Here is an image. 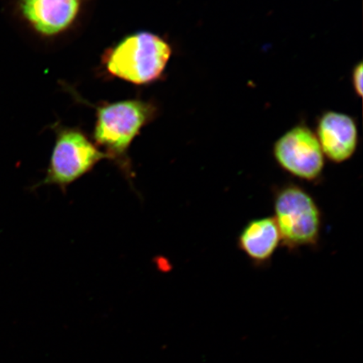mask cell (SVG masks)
Here are the masks:
<instances>
[{
	"label": "cell",
	"mask_w": 363,
	"mask_h": 363,
	"mask_svg": "<svg viewBox=\"0 0 363 363\" xmlns=\"http://www.w3.org/2000/svg\"><path fill=\"white\" fill-rule=\"evenodd\" d=\"M272 206L282 246L289 252L319 246L323 216L319 204L305 188L292 182L275 186Z\"/></svg>",
	"instance_id": "1"
},
{
	"label": "cell",
	"mask_w": 363,
	"mask_h": 363,
	"mask_svg": "<svg viewBox=\"0 0 363 363\" xmlns=\"http://www.w3.org/2000/svg\"><path fill=\"white\" fill-rule=\"evenodd\" d=\"M155 115L151 104L126 101L99 107L94 138L97 147L104 148L111 161L119 167L127 179H133L128 151L140 130Z\"/></svg>",
	"instance_id": "2"
},
{
	"label": "cell",
	"mask_w": 363,
	"mask_h": 363,
	"mask_svg": "<svg viewBox=\"0 0 363 363\" xmlns=\"http://www.w3.org/2000/svg\"><path fill=\"white\" fill-rule=\"evenodd\" d=\"M172 55L166 40L148 33L131 35L108 51L104 58L113 76L135 84L160 78Z\"/></svg>",
	"instance_id": "3"
},
{
	"label": "cell",
	"mask_w": 363,
	"mask_h": 363,
	"mask_svg": "<svg viewBox=\"0 0 363 363\" xmlns=\"http://www.w3.org/2000/svg\"><path fill=\"white\" fill-rule=\"evenodd\" d=\"M104 159L108 157L83 131L58 129L47 174L33 188L55 185L65 192L68 186L89 174Z\"/></svg>",
	"instance_id": "4"
},
{
	"label": "cell",
	"mask_w": 363,
	"mask_h": 363,
	"mask_svg": "<svg viewBox=\"0 0 363 363\" xmlns=\"http://www.w3.org/2000/svg\"><path fill=\"white\" fill-rule=\"evenodd\" d=\"M272 153L277 165L295 179L311 184L323 179L325 157L315 131L305 121L279 136Z\"/></svg>",
	"instance_id": "5"
},
{
	"label": "cell",
	"mask_w": 363,
	"mask_h": 363,
	"mask_svg": "<svg viewBox=\"0 0 363 363\" xmlns=\"http://www.w3.org/2000/svg\"><path fill=\"white\" fill-rule=\"evenodd\" d=\"M315 133L324 156L334 164L351 160L359 145L357 121L347 113L328 111L318 117Z\"/></svg>",
	"instance_id": "6"
},
{
	"label": "cell",
	"mask_w": 363,
	"mask_h": 363,
	"mask_svg": "<svg viewBox=\"0 0 363 363\" xmlns=\"http://www.w3.org/2000/svg\"><path fill=\"white\" fill-rule=\"evenodd\" d=\"M238 247L257 267L269 266L281 245V237L274 217H258L249 220L238 237Z\"/></svg>",
	"instance_id": "7"
},
{
	"label": "cell",
	"mask_w": 363,
	"mask_h": 363,
	"mask_svg": "<svg viewBox=\"0 0 363 363\" xmlns=\"http://www.w3.org/2000/svg\"><path fill=\"white\" fill-rule=\"evenodd\" d=\"M80 0H21V11L39 33H62L75 20Z\"/></svg>",
	"instance_id": "8"
},
{
	"label": "cell",
	"mask_w": 363,
	"mask_h": 363,
	"mask_svg": "<svg viewBox=\"0 0 363 363\" xmlns=\"http://www.w3.org/2000/svg\"><path fill=\"white\" fill-rule=\"evenodd\" d=\"M362 75L363 65L362 62H359L354 66L352 72V84L354 92L357 97L362 98L363 95L362 89Z\"/></svg>",
	"instance_id": "9"
}]
</instances>
